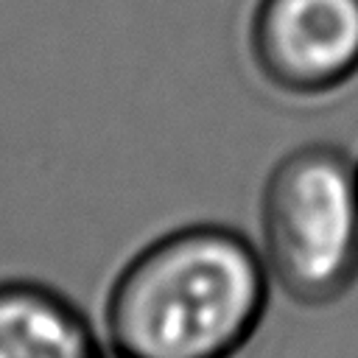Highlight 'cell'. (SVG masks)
<instances>
[{
    "instance_id": "obj_1",
    "label": "cell",
    "mask_w": 358,
    "mask_h": 358,
    "mask_svg": "<svg viewBox=\"0 0 358 358\" xmlns=\"http://www.w3.org/2000/svg\"><path fill=\"white\" fill-rule=\"evenodd\" d=\"M268 268L229 227H185L117 277L106 330L117 358H229L260 324Z\"/></svg>"
},
{
    "instance_id": "obj_4",
    "label": "cell",
    "mask_w": 358,
    "mask_h": 358,
    "mask_svg": "<svg viewBox=\"0 0 358 358\" xmlns=\"http://www.w3.org/2000/svg\"><path fill=\"white\" fill-rule=\"evenodd\" d=\"M0 358H101L90 322L36 282H0Z\"/></svg>"
},
{
    "instance_id": "obj_2",
    "label": "cell",
    "mask_w": 358,
    "mask_h": 358,
    "mask_svg": "<svg viewBox=\"0 0 358 358\" xmlns=\"http://www.w3.org/2000/svg\"><path fill=\"white\" fill-rule=\"evenodd\" d=\"M260 257L302 305H327L358 280V165L336 145H302L268 173Z\"/></svg>"
},
{
    "instance_id": "obj_3",
    "label": "cell",
    "mask_w": 358,
    "mask_h": 358,
    "mask_svg": "<svg viewBox=\"0 0 358 358\" xmlns=\"http://www.w3.org/2000/svg\"><path fill=\"white\" fill-rule=\"evenodd\" d=\"M252 56L280 90L319 95L358 73V0H260Z\"/></svg>"
}]
</instances>
